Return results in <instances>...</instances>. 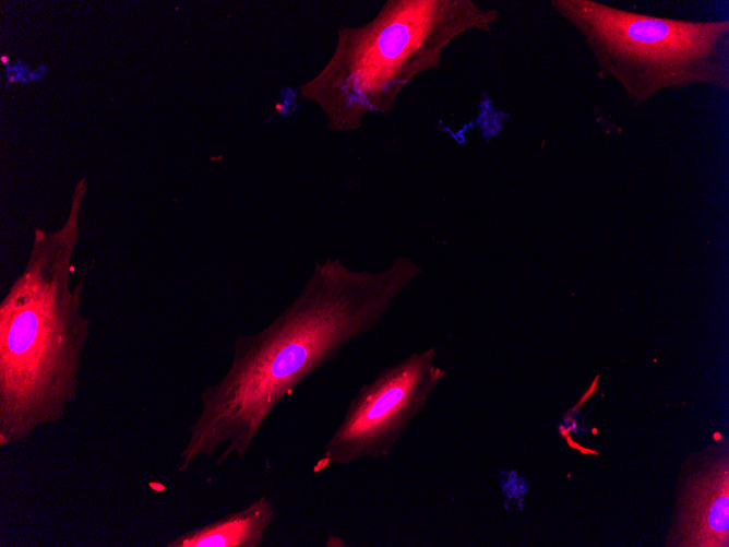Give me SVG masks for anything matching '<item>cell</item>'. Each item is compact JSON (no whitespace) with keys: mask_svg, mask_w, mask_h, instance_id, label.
Wrapping results in <instances>:
<instances>
[{"mask_svg":"<svg viewBox=\"0 0 729 547\" xmlns=\"http://www.w3.org/2000/svg\"><path fill=\"white\" fill-rule=\"evenodd\" d=\"M77 188L65 225L37 230L22 272L0 302V447L62 420L77 397L91 320L73 287V251L83 195Z\"/></svg>","mask_w":729,"mask_h":547,"instance_id":"2","label":"cell"},{"mask_svg":"<svg viewBox=\"0 0 729 547\" xmlns=\"http://www.w3.org/2000/svg\"><path fill=\"white\" fill-rule=\"evenodd\" d=\"M596 62L635 105L666 88L729 90V22L686 21L617 9L594 0H552Z\"/></svg>","mask_w":729,"mask_h":547,"instance_id":"4","label":"cell"},{"mask_svg":"<svg viewBox=\"0 0 729 547\" xmlns=\"http://www.w3.org/2000/svg\"><path fill=\"white\" fill-rule=\"evenodd\" d=\"M499 16L471 0H389L364 25L338 31L332 57L301 94L331 130H357L367 115L390 112L414 78L437 69L456 37L491 32Z\"/></svg>","mask_w":729,"mask_h":547,"instance_id":"3","label":"cell"},{"mask_svg":"<svg viewBox=\"0 0 729 547\" xmlns=\"http://www.w3.org/2000/svg\"><path fill=\"white\" fill-rule=\"evenodd\" d=\"M422 269L408 257L383 271L316 262L297 297L262 330L238 335L226 373L200 394L179 472L201 456L242 459L273 409L351 341L369 333Z\"/></svg>","mask_w":729,"mask_h":547,"instance_id":"1","label":"cell"},{"mask_svg":"<svg viewBox=\"0 0 729 547\" xmlns=\"http://www.w3.org/2000/svg\"><path fill=\"white\" fill-rule=\"evenodd\" d=\"M434 358V347L411 353L361 385L324 444L313 473L387 457L446 374Z\"/></svg>","mask_w":729,"mask_h":547,"instance_id":"5","label":"cell"},{"mask_svg":"<svg viewBox=\"0 0 729 547\" xmlns=\"http://www.w3.org/2000/svg\"><path fill=\"white\" fill-rule=\"evenodd\" d=\"M598 378H599V377H597V378L594 380L593 384L589 387V389L587 390V392H586V393L584 394V396L579 400L577 406L574 407L572 411H576V409H577V408H578V407H579V406H581V405H582V404H583V403H584V402H585V401H586L593 393H595V392L597 391V382H598Z\"/></svg>","mask_w":729,"mask_h":547,"instance_id":"7","label":"cell"},{"mask_svg":"<svg viewBox=\"0 0 729 547\" xmlns=\"http://www.w3.org/2000/svg\"><path fill=\"white\" fill-rule=\"evenodd\" d=\"M275 519L266 495L211 523L188 530L165 547H258Z\"/></svg>","mask_w":729,"mask_h":547,"instance_id":"6","label":"cell"}]
</instances>
